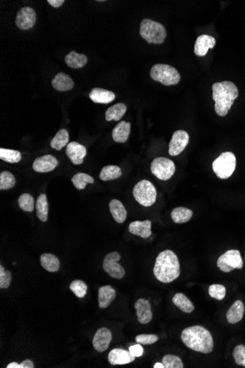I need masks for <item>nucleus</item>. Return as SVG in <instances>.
I'll return each instance as SVG.
<instances>
[{
	"label": "nucleus",
	"instance_id": "393cba45",
	"mask_svg": "<svg viewBox=\"0 0 245 368\" xmlns=\"http://www.w3.org/2000/svg\"><path fill=\"white\" fill-rule=\"evenodd\" d=\"M109 211L114 220L118 223H123L127 217V212L122 202L117 199H112L109 204Z\"/></svg>",
	"mask_w": 245,
	"mask_h": 368
},
{
	"label": "nucleus",
	"instance_id": "0eeeda50",
	"mask_svg": "<svg viewBox=\"0 0 245 368\" xmlns=\"http://www.w3.org/2000/svg\"><path fill=\"white\" fill-rule=\"evenodd\" d=\"M133 196L135 200L143 207H150L156 200V188L148 180L140 181L133 189Z\"/></svg>",
	"mask_w": 245,
	"mask_h": 368
},
{
	"label": "nucleus",
	"instance_id": "f03ea898",
	"mask_svg": "<svg viewBox=\"0 0 245 368\" xmlns=\"http://www.w3.org/2000/svg\"><path fill=\"white\" fill-rule=\"evenodd\" d=\"M181 338L187 348L197 352L210 354L214 349V340L211 333L200 325L185 328L182 331Z\"/></svg>",
	"mask_w": 245,
	"mask_h": 368
},
{
	"label": "nucleus",
	"instance_id": "4468645a",
	"mask_svg": "<svg viewBox=\"0 0 245 368\" xmlns=\"http://www.w3.org/2000/svg\"><path fill=\"white\" fill-rule=\"evenodd\" d=\"M136 357L131 354L130 351L122 348H115L109 352L108 361L112 366H123L135 361Z\"/></svg>",
	"mask_w": 245,
	"mask_h": 368
},
{
	"label": "nucleus",
	"instance_id": "f3484780",
	"mask_svg": "<svg viewBox=\"0 0 245 368\" xmlns=\"http://www.w3.org/2000/svg\"><path fill=\"white\" fill-rule=\"evenodd\" d=\"M66 155L74 165H81L87 155V149L77 142H71L67 145Z\"/></svg>",
	"mask_w": 245,
	"mask_h": 368
},
{
	"label": "nucleus",
	"instance_id": "de8ad7c7",
	"mask_svg": "<svg viewBox=\"0 0 245 368\" xmlns=\"http://www.w3.org/2000/svg\"><path fill=\"white\" fill-rule=\"evenodd\" d=\"M153 368H164V365L162 364V363H156V364L154 365V366H153Z\"/></svg>",
	"mask_w": 245,
	"mask_h": 368
},
{
	"label": "nucleus",
	"instance_id": "72a5a7b5",
	"mask_svg": "<svg viewBox=\"0 0 245 368\" xmlns=\"http://www.w3.org/2000/svg\"><path fill=\"white\" fill-rule=\"evenodd\" d=\"M71 182L77 190L85 189L87 184H92L94 182V178L85 173H77L73 176Z\"/></svg>",
	"mask_w": 245,
	"mask_h": 368
},
{
	"label": "nucleus",
	"instance_id": "58836bf2",
	"mask_svg": "<svg viewBox=\"0 0 245 368\" xmlns=\"http://www.w3.org/2000/svg\"><path fill=\"white\" fill-rule=\"evenodd\" d=\"M164 368H183L184 364L180 357L172 354H167L162 359Z\"/></svg>",
	"mask_w": 245,
	"mask_h": 368
},
{
	"label": "nucleus",
	"instance_id": "ddd939ff",
	"mask_svg": "<svg viewBox=\"0 0 245 368\" xmlns=\"http://www.w3.org/2000/svg\"><path fill=\"white\" fill-rule=\"evenodd\" d=\"M112 332L109 328L106 327L99 328L97 330L93 338V346L94 349L101 353L106 351L112 341Z\"/></svg>",
	"mask_w": 245,
	"mask_h": 368
},
{
	"label": "nucleus",
	"instance_id": "4be33fe9",
	"mask_svg": "<svg viewBox=\"0 0 245 368\" xmlns=\"http://www.w3.org/2000/svg\"><path fill=\"white\" fill-rule=\"evenodd\" d=\"M245 306L241 301H236L231 305L226 314L227 320L229 323L235 324L241 321L244 317Z\"/></svg>",
	"mask_w": 245,
	"mask_h": 368
},
{
	"label": "nucleus",
	"instance_id": "6e6552de",
	"mask_svg": "<svg viewBox=\"0 0 245 368\" xmlns=\"http://www.w3.org/2000/svg\"><path fill=\"white\" fill-rule=\"evenodd\" d=\"M151 173L160 180H168L176 171V165L173 161L166 158H155L150 165Z\"/></svg>",
	"mask_w": 245,
	"mask_h": 368
},
{
	"label": "nucleus",
	"instance_id": "7ed1b4c3",
	"mask_svg": "<svg viewBox=\"0 0 245 368\" xmlns=\"http://www.w3.org/2000/svg\"><path fill=\"white\" fill-rule=\"evenodd\" d=\"M212 91L216 112L220 116H225L239 97L238 88L232 82L223 81L214 83Z\"/></svg>",
	"mask_w": 245,
	"mask_h": 368
},
{
	"label": "nucleus",
	"instance_id": "49530a36",
	"mask_svg": "<svg viewBox=\"0 0 245 368\" xmlns=\"http://www.w3.org/2000/svg\"><path fill=\"white\" fill-rule=\"evenodd\" d=\"M47 2H49V4L52 7L57 8V7H61L65 1L64 0H47Z\"/></svg>",
	"mask_w": 245,
	"mask_h": 368
},
{
	"label": "nucleus",
	"instance_id": "412c9836",
	"mask_svg": "<svg viewBox=\"0 0 245 368\" xmlns=\"http://www.w3.org/2000/svg\"><path fill=\"white\" fill-rule=\"evenodd\" d=\"M116 297V291L110 285L100 287L98 292V307L101 309L107 308Z\"/></svg>",
	"mask_w": 245,
	"mask_h": 368
},
{
	"label": "nucleus",
	"instance_id": "c85d7f7f",
	"mask_svg": "<svg viewBox=\"0 0 245 368\" xmlns=\"http://www.w3.org/2000/svg\"><path fill=\"white\" fill-rule=\"evenodd\" d=\"M173 303L179 310L185 313H191L194 311L195 307L193 302L183 294V293H176L173 298Z\"/></svg>",
	"mask_w": 245,
	"mask_h": 368
},
{
	"label": "nucleus",
	"instance_id": "c756f323",
	"mask_svg": "<svg viewBox=\"0 0 245 368\" xmlns=\"http://www.w3.org/2000/svg\"><path fill=\"white\" fill-rule=\"evenodd\" d=\"M36 215L42 222H47L48 220L49 203L46 194H41L38 197L36 202Z\"/></svg>",
	"mask_w": 245,
	"mask_h": 368
},
{
	"label": "nucleus",
	"instance_id": "cd10ccee",
	"mask_svg": "<svg viewBox=\"0 0 245 368\" xmlns=\"http://www.w3.org/2000/svg\"><path fill=\"white\" fill-rule=\"evenodd\" d=\"M127 110V107L123 103H118L112 107H109L105 112V118L107 121L114 120L120 121Z\"/></svg>",
	"mask_w": 245,
	"mask_h": 368
},
{
	"label": "nucleus",
	"instance_id": "37998d69",
	"mask_svg": "<svg viewBox=\"0 0 245 368\" xmlns=\"http://www.w3.org/2000/svg\"><path fill=\"white\" fill-rule=\"evenodd\" d=\"M159 340V337L155 334H140L136 337V342L141 345H151Z\"/></svg>",
	"mask_w": 245,
	"mask_h": 368
},
{
	"label": "nucleus",
	"instance_id": "2eb2a0df",
	"mask_svg": "<svg viewBox=\"0 0 245 368\" xmlns=\"http://www.w3.org/2000/svg\"><path fill=\"white\" fill-rule=\"evenodd\" d=\"M58 165V161L52 155H47L36 158L33 168L38 173H48L53 171Z\"/></svg>",
	"mask_w": 245,
	"mask_h": 368
},
{
	"label": "nucleus",
	"instance_id": "f257e3e1",
	"mask_svg": "<svg viewBox=\"0 0 245 368\" xmlns=\"http://www.w3.org/2000/svg\"><path fill=\"white\" fill-rule=\"evenodd\" d=\"M153 274L158 281L165 284L178 279L181 270L177 255L169 249L159 253L155 262Z\"/></svg>",
	"mask_w": 245,
	"mask_h": 368
},
{
	"label": "nucleus",
	"instance_id": "9b49d317",
	"mask_svg": "<svg viewBox=\"0 0 245 368\" xmlns=\"http://www.w3.org/2000/svg\"><path fill=\"white\" fill-rule=\"evenodd\" d=\"M190 141L189 134L184 130H177L173 133L169 144V155L177 156L185 150Z\"/></svg>",
	"mask_w": 245,
	"mask_h": 368
},
{
	"label": "nucleus",
	"instance_id": "b1692460",
	"mask_svg": "<svg viewBox=\"0 0 245 368\" xmlns=\"http://www.w3.org/2000/svg\"><path fill=\"white\" fill-rule=\"evenodd\" d=\"M51 85L54 89L59 91H67L72 89L74 83L71 77L65 73H58L51 81Z\"/></svg>",
	"mask_w": 245,
	"mask_h": 368
},
{
	"label": "nucleus",
	"instance_id": "473e14b6",
	"mask_svg": "<svg viewBox=\"0 0 245 368\" xmlns=\"http://www.w3.org/2000/svg\"><path fill=\"white\" fill-rule=\"evenodd\" d=\"M123 173L120 167L117 165H106L101 169L99 178L102 181L113 180L122 176Z\"/></svg>",
	"mask_w": 245,
	"mask_h": 368
},
{
	"label": "nucleus",
	"instance_id": "39448f33",
	"mask_svg": "<svg viewBox=\"0 0 245 368\" xmlns=\"http://www.w3.org/2000/svg\"><path fill=\"white\" fill-rule=\"evenodd\" d=\"M150 74L152 80L159 82L166 86H175L181 80L179 71L170 65H154L150 69Z\"/></svg>",
	"mask_w": 245,
	"mask_h": 368
},
{
	"label": "nucleus",
	"instance_id": "4c0bfd02",
	"mask_svg": "<svg viewBox=\"0 0 245 368\" xmlns=\"http://www.w3.org/2000/svg\"><path fill=\"white\" fill-rule=\"evenodd\" d=\"M69 288L74 293V295L80 299L85 297L88 292L87 284L83 281L79 280V279L73 281L70 284Z\"/></svg>",
	"mask_w": 245,
	"mask_h": 368
},
{
	"label": "nucleus",
	"instance_id": "423d86ee",
	"mask_svg": "<svg viewBox=\"0 0 245 368\" xmlns=\"http://www.w3.org/2000/svg\"><path fill=\"white\" fill-rule=\"evenodd\" d=\"M237 166V158L231 152H223L213 162V171L217 177L228 179L234 172Z\"/></svg>",
	"mask_w": 245,
	"mask_h": 368
},
{
	"label": "nucleus",
	"instance_id": "2f4dec72",
	"mask_svg": "<svg viewBox=\"0 0 245 368\" xmlns=\"http://www.w3.org/2000/svg\"><path fill=\"white\" fill-rule=\"evenodd\" d=\"M68 141H69V134L68 131L65 129H62L57 132L55 136L51 140L50 146L51 148L60 151L63 147L68 145Z\"/></svg>",
	"mask_w": 245,
	"mask_h": 368
},
{
	"label": "nucleus",
	"instance_id": "c9c22d12",
	"mask_svg": "<svg viewBox=\"0 0 245 368\" xmlns=\"http://www.w3.org/2000/svg\"><path fill=\"white\" fill-rule=\"evenodd\" d=\"M16 185V179L13 173L9 171H2L0 173V190L6 191L13 188Z\"/></svg>",
	"mask_w": 245,
	"mask_h": 368
},
{
	"label": "nucleus",
	"instance_id": "79ce46f5",
	"mask_svg": "<svg viewBox=\"0 0 245 368\" xmlns=\"http://www.w3.org/2000/svg\"><path fill=\"white\" fill-rule=\"evenodd\" d=\"M11 279V273L9 270H4L2 265H0V288H8Z\"/></svg>",
	"mask_w": 245,
	"mask_h": 368
},
{
	"label": "nucleus",
	"instance_id": "aec40b11",
	"mask_svg": "<svg viewBox=\"0 0 245 368\" xmlns=\"http://www.w3.org/2000/svg\"><path fill=\"white\" fill-rule=\"evenodd\" d=\"M90 99L93 103L98 104H109L115 99V94L112 91L103 88H95L89 94Z\"/></svg>",
	"mask_w": 245,
	"mask_h": 368
},
{
	"label": "nucleus",
	"instance_id": "a211bd4d",
	"mask_svg": "<svg viewBox=\"0 0 245 368\" xmlns=\"http://www.w3.org/2000/svg\"><path fill=\"white\" fill-rule=\"evenodd\" d=\"M216 39L208 35L199 36L195 44V54L199 57H203L208 53L209 49H213L216 45Z\"/></svg>",
	"mask_w": 245,
	"mask_h": 368
},
{
	"label": "nucleus",
	"instance_id": "e433bc0d",
	"mask_svg": "<svg viewBox=\"0 0 245 368\" xmlns=\"http://www.w3.org/2000/svg\"><path fill=\"white\" fill-rule=\"evenodd\" d=\"M19 208L24 212H33L34 210L35 202L34 198L30 194H23L19 196L18 200Z\"/></svg>",
	"mask_w": 245,
	"mask_h": 368
},
{
	"label": "nucleus",
	"instance_id": "a878e982",
	"mask_svg": "<svg viewBox=\"0 0 245 368\" xmlns=\"http://www.w3.org/2000/svg\"><path fill=\"white\" fill-rule=\"evenodd\" d=\"M41 266L50 273L58 271L60 263L58 258L52 254H43L40 258Z\"/></svg>",
	"mask_w": 245,
	"mask_h": 368
},
{
	"label": "nucleus",
	"instance_id": "7c9ffc66",
	"mask_svg": "<svg viewBox=\"0 0 245 368\" xmlns=\"http://www.w3.org/2000/svg\"><path fill=\"white\" fill-rule=\"evenodd\" d=\"M193 212L187 208H176L171 212L172 220L176 223H184L188 222L192 218Z\"/></svg>",
	"mask_w": 245,
	"mask_h": 368
},
{
	"label": "nucleus",
	"instance_id": "f704fd0d",
	"mask_svg": "<svg viewBox=\"0 0 245 368\" xmlns=\"http://www.w3.org/2000/svg\"><path fill=\"white\" fill-rule=\"evenodd\" d=\"M0 159L10 163H16L21 159L20 152L16 150L0 149Z\"/></svg>",
	"mask_w": 245,
	"mask_h": 368
},
{
	"label": "nucleus",
	"instance_id": "1a4fd4ad",
	"mask_svg": "<svg viewBox=\"0 0 245 368\" xmlns=\"http://www.w3.org/2000/svg\"><path fill=\"white\" fill-rule=\"evenodd\" d=\"M217 267L225 273H229L234 269H242L243 267V260L240 251H227L217 260Z\"/></svg>",
	"mask_w": 245,
	"mask_h": 368
},
{
	"label": "nucleus",
	"instance_id": "5701e85b",
	"mask_svg": "<svg viewBox=\"0 0 245 368\" xmlns=\"http://www.w3.org/2000/svg\"><path fill=\"white\" fill-rule=\"evenodd\" d=\"M131 131V124L122 121L118 123L112 130V138L114 141L120 144L126 142L129 138Z\"/></svg>",
	"mask_w": 245,
	"mask_h": 368
},
{
	"label": "nucleus",
	"instance_id": "20e7f679",
	"mask_svg": "<svg viewBox=\"0 0 245 368\" xmlns=\"http://www.w3.org/2000/svg\"><path fill=\"white\" fill-rule=\"evenodd\" d=\"M140 34L148 44H161L165 40L167 33L160 23L151 19H143L141 24Z\"/></svg>",
	"mask_w": 245,
	"mask_h": 368
},
{
	"label": "nucleus",
	"instance_id": "dca6fc26",
	"mask_svg": "<svg viewBox=\"0 0 245 368\" xmlns=\"http://www.w3.org/2000/svg\"><path fill=\"white\" fill-rule=\"evenodd\" d=\"M136 314L138 321L141 324H147L151 321L153 318V313L151 311V306L150 302L144 299H140L135 304Z\"/></svg>",
	"mask_w": 245,
	"mask_h": 368
},
{
	"label": "nucleus",
	"instance_id": "9d476101",
	"mask_svg": "<svg viewBox=\"0 0 245 368\" xmlns=\"http://www.w3.org/2000/svg\"><path fill=\"white\" fill-rule=\"evenodd\" d=\"M121 260V255L118 252L108 254L103 261V269L111 277L121 279L124 277L125 270L121 264L118 263Z\"/></svg>",
	"mask_w": 245,
	"mask_h": 368
},
{
	"label": "nucleus",
	"instance_id": "a19ab883",
	"mask_svg": "<svg viewBox=\"0 0 245 368\" xmlns=\"http://www.w3.org/2000/svg\"><path fill=\"white\" fill-rule=\"evenodd\" d=\"M236 364L245 367V346L239 345L234 348L233 352Z\"/></svg>",
	"mask_w": 245,
	"mask_h": 368
},
{
	"label": "nucleus",
	"instance_id": "c03bdc74",
	"mask_svg": "<svg viewBox=\"0 0 245 368\" xmlns=\"http://www.w3.org/2000/svg\"><path fill=\"white\" fill-rule=\"evenodd\" d=\"M7 368H34V364L30 360H26L21 364L17 363H11L7 365Z\"/></svg>",
	"mask_w": 245,
	"mask_h": 368
},
{
	"label": "nucleus",
	"instance_id": "bb28decb",
	"mask_svg": "<svg viewBox=\"0 0 245 368\" xmlns=\"http://www.w3.org/2000/svg\"><path fill=\"white\" fill-rule=\"evenodd\" d=\"M65 63L70 68H81L88 63V57L83 54L72 51L65 57Z\"/></svg>",
	"mask_w": 245,
	"mask_h": 368
},
{
	"label": "nucleus",
	"instance_id": "f8f14e48",
	"mask_svg": "<svg viewBox=\"0 0 245 368\" xmlns=\"http://www.w3.org/2000/svg\"><path fill=\"white\" fill-rule=\"evenodd\" d=\"M36 22V11L32 7H24L18 12L16 24L20 30H30L35 25Z\"/></svg>",
	"mask_w": 245,
	"mask_h": 368
},
{
	"label": "nucleus",
	"instance_id": "6ab92c4d",
	"mask_svg": "<svg viewBox=\"0 0 245 368\" xmlns=\"http://www.w3.org/2000/svg\"><path fill=\"white\" fill-rule=\"evenodd\" d=\"M129 232L132 235L142 238H147L151 235V221L149 220H136L129 224Z\"/></svg>",
	"mask_w": 245,
	"mask_h": 368
},
{
	"label": "nucleus",
	"instance_id": "a18cd8bd",
	"mask_svg": "<svg viewBox=\"0 0 245 368\" xmlns=\"http://www.w3.org/2000/svg\"><path fill=\"white\" fill-rule=\"evenodd\" d=\"M129 351L135 357H141L143 354V348L141 344L135 345L129 347Z\"/></svg>",
	"mask_w": 245,
	"mask_h": 368
},
{
	"label": "nucleus",
	"instance_id": "ea45409f",
	"mask_svg": "<svg viewBox=\"0 0 245 368\" xmlns=\"http://www.w3.org/2000/svg\"><path fill=\"white\" fill-rule=\"evenodd\" d=\"M208 294L213 299L222 301L224 299L226 294V289L222 284H211L208 288Z\"/></svg>",
	"mask_w": 245,
	"mask_h": 368
}]
</instances>
